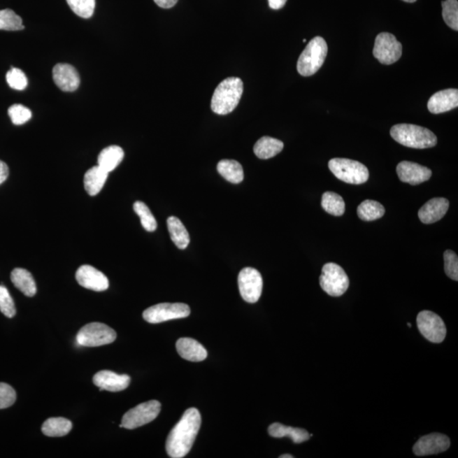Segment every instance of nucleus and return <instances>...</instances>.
Here are the masks:
<instances>
[{"label": "nucleus", "instance_id": "nucleus-1", "mask_svg": "<svg viewBox=\"0 0 458 458\" xmlns=\"http://www.w3.org/2000/svg\"><path fill=\"white\" fill-rule=\"evenodd\" d=\"M201 425L200 412L196 408H189L174 426L166 439V449L170 457H185L193 447Z\"/></svg>", "mask_w": 458, "mask_h": 458}, {"label": "nucleus", "instance_id": "nucleus-2", "mask_svg": "<svg viewBox=\"0 0 458 458\" xmlns=\"http://www.w3.org/2000/svg\"><path fill=\"white\" fill-rule=\"evenodd\" d=\"M244 85L241 78H228L214 91L210 107L213 113L227 115L232 113L241 101Z\"/></svg>", "mask_w": 458, "mask_h": 458}, {"label": "nucleus", "instance_id": "nucleus-3", "mask_svg": "<svg viewBox=\"0 0 458 458\" xmlns=\"http://www.w3.org/2000/svg\"><path fill=\"white\" fill-rule=\"evenodd\" d=\"M394 141L414 149L432 148L437 143V138L425 127L413 124H397L390 129Z\"/></svg>", "mask_w": 458, "mask_h": 458}, {"label": "nucleus", "instance_id": "nucleus-4", "mask_svg": "<svg viewBox=\"0 0 458 458\" xmlns=\"http://www.w3.org/2000/svg\"><path fill=\"white\" fill-rule=\"evenodd\" d=\"M328 54V45L320 36L310 41L297 62V71L303 77H310L320 70Z\"/></svg>", "mask_w": 458, "mask_h": 458}, {"label": "nucleus", "instance_id": "nucleus-5", "mask_svg": "<svg viewBox=\"0 0 458 458\" xmlns=\"http://www.w3.org/2000/svg\"><path fill=\"white\" fill-rule=\"evenodd\" d=\"M329 169L338 179L350 185H362L368 180V169L359 162L334 158L329 162Z\"/></svg>", "mask_w": 458, "mask_h": 458}, {"label": "nucleus", "instance_id": "nucleus-6", "mask_svg": "<svg viewBox=\"0 0 458 458\" xmlns=\"http://www.w3.org/2000/svg\"><path fill=\"white\" fill-rule=\"evenodd\" d=\"M117 338V333L101 322H91L79 330L77 342L86 348H97L113 343Z\"/></svg>", "mask_w": 458, "mask_h": 458}, {"label": "nucleus", "instance_id": "nucleus-7", "mask_svg": "<svg viewBox=\"0 0 458 458\" xmlns=\"http://www.w3.org/2000/svg\"><path fill=\"white\" fill-rule=\"evenodd\" d=\"M349 285L348 274L341 266L333 262L324 266L320 276V285L324 292L330 296H341L348 289Z\"/></svg>", "mask_w": 458, "mask_h": 458}, {"label": "nucleus", "instance_id": "nucleus-8", "mask_svg": "<svg viewBox=\"0 0 458 458\" xmlns=\"http://www.w3.org/2000/svg\"><path fill=\"white\" fill-rule=\"evenodd\" d=\"M162 405L158 401L152 400L139 404L130 409L122 417L121 428L134 429L150 423L160 413Z\"/></svg>", "mask_w": 458, "mask_h": 458}, {"label": "nucleus", "instance_id": "nucleus-9", "mask_svg": "<svg viewBox=\"0 0 458 458\" xmlns=\"http://www.w3.org/2000/svg\"><path fill=\"white\" fill-rule=\"evenodd\" d=\"M190 315V308L185 303H161L150 306L143 313V317L150 324L180 320Z\"/></svg>", "mask_w": 458, "mask_h": 458}, {"label": "nucleus", "instance_id": "nucleus-10", "mask_svg": "<svg viewBox=\"0 0 458 458\" xmlns=\"http://www.w3.org/2000/svg\"><path fill=\"white\" fill-rule=\"evenodd\" d=\"M373 55L378 62L384 65H392L399 61L401 57V43L393 34L381 33L376 37Z\"/></svg>", "mask_w": 458, "mask_h": 458}, {"label": "nucleus", "instance_id": "nucleus-11", "mask_svg": "<svg viewBox=\"0 0 458 458\" xmlns=\"http://www.w3.org/2000/svg\"><path fill=\"white\" fill-rule=\"evenodd\" d=\"M417 324L422 336L433 343H441L447 336L444 321L439 315L430 310H423L418 313Z\"/></svg>", "mask_w": 458, "mask_h": 458}, {"label": "nucleus", "instance_id": "nucleus-12", "mask_svg": "<svg viewBox=\"0 0 458 458\" xmlns=\"http://www.w3.org/2000/svg\"><path fill=\"white\" fill-rule=\"evenodd\" d=\"M241 296L248 303H256L262 296L264 280L260 273L252 268L241 271L238 278Z\"/></svg>", "mask_w": 458, "mask_h": 458}, {"label": "nucleus", "instance_id": "nucleus-13", "mask_svg": "<svg viewBox=\"0 0 458 458\" xmlns=\"http://www.w3.org/2000/svg\"><path fill=\"white\" fill-rule=\"evenodd\" d=\"M451 445L447 436L439 433H432L421 437L414 445L413 452L416 456L424 457L436 455L448 451Z\"/></svg>", "mask_w": 458, "mask_h": 458}, {"label": "nucleus", "instance_id": "nucleus-14", "mask_svg": "<svg viewBox=\"0 0 458 458\" xmlns=\"http://www.w3.org/2000/svg\"><path fill=\"white\" fill-rule=\"evenodd\" d=\"M76 280L83 288L94 292H105L109 288V280L101 271L90 265H83L76 273Z\"/></svg>", "mask_w": 458, "mask_h": 458}, {"label": "nucleus", "instance_id": "nucleus-15", "mask_svg": "<svg viewBox=\"0 0 458 458\" xmlns=\"http://www.w3.org/2000/svg\"><path fill=\"white\" fill-rule=\"evenodd\" d=\"M396 173L400 180L411 185H417L428 181L432 176V171L428 167L415 162H401L396 167Z\"/></svg>", "mask_w": 458, "mask_h": 458}, {"label": "nucleus", "instance_id": "nucleus-16", "mask_svg": "<svg viewBox=\"0 0 458 458\" xmlns=\"http://www.w3.org/2000/svg\"><path fill=\"white\" fill-rule=\"evenodd\" d=\"M93 381L101 390L119 392L129 387L131 378L127 374H117L108 370H103L95 373Z\"/></svg>", "mask_w": 458, "mask_h": 458}, {"label": "nucleus", "instance_id": "nucleus-17", "mask_svg": "<svg viewBox=\"0 0 458 458\" xmlns=\"http://www.w3.org/2000/svg\"><path fill=\"white\" fill-rule=\"evenodd\" d=\"M53 78L59 90L73 92L80 85V78L75 67L69 64H57L53 69Z\"/></svg>", "mask_w": 458, "mask_h": 458}, {"label": "nucleus", "instance_id": "nucleus-18", "mask_svg": "<svg viewBox=\"0 0 458 458\" xmlns=\"http://www.w3.org/2000/svg\"><path fill=\"white\" fill-rule=\"evenodd\" d=\"M458 106V90L448 89L437 92L430 97L428 109L433 114H441L457 108Z\"/></svg>", "mask_w": 458, "mask_h": 458}, {"label": "nucleus", "instance_id": "nucleus-19", "mask_svg": "<svg viewBox=\"0 0 458 458\" xmlns=\"http://www.w3.org/2000/svg\"><path fill=\"white\" fill-rule=\"evenodd\" d=\"M449 201L445 198H434L426 202L418 212V217L424 224H431L440 221L447 214Z\"/></svg>", "mask_w": 458, "mask_h": 458}, {"label": "nucleus", "instance_id": "nucleus-20", "mask_svg": "<svg viewBox=\"0 0 458 458\" xmlns=\"http://www.w3.org/2000/svg\"><path fill=\"white\" fill-rule=\"evenodd\" d=\"M179 355L187 361L201 362L207 357V350L197 341L191 338H181L177 341Z\"/></svg>", "mask_w": 458, "mask_h": 458}, {"label": "nucleus", "instance_id": "nucleus-21", "mask_svg": "<svg viewBox=\"0 0 458 458\" xmlns=\"http://www.w3.org/2000/svg\"><path fill=\"white\" fill-rule=\"evenodd\" d=\"M10 278L15 288L29 297H33L37 293V286L33 275L29 271L23 269H15L12 271Z\"/></svg>", "mask_w": 458, "mask_h": 458}, {"label": "nucleus", "instance_id": "nucleus-22", "mask_svg": "<svg viewBox=\"0 0 458 458\" xmlns=\"http://www.w3.org/2000/svg\"><path fill=\"white\" fill-rule=\"evenodd\" d=\"M108 173L102 169L101 166H95L87 171L85 175V188L87 193L94 196L101 192L103 185L108 178Z\"/></svg>", "mask_w": 458, "mask_h": 458}, {"label": "nucleus", "instance_id": "nucleus-23", "mask_svg": "<svg viewBox=\"0 0 458 458\" xmlns=\"http://www.w3.org/2000/svg\"><path fill=\"white\" fill-rule=\"evenodd\" d=\"M124 158V151L120 146L111 145L103 149L98 157V166L107 173L113 172Z\"/></svg>", "mask_w": 458, "mask_h": 458}, {"label": "nucleus", "instance_id": "nucleus-24", "mask_svg": "<svg viewBox=\"0 0 458 458\" xmlns=\"http://www.w3.org/2000/svg\"><path fill=\"white\" fill-rule=\"evenodd\" d=\"M269 435L274 438L289 437L296 444L302 443L310 439V434L303 429L289 427L282 424L274 423L269 428Z\"/></svg>", "mask_w": 458, "mask_h": 458}, {"label": "nucleus", "instance_id": "nucleus-25", "mask_svg": "<svg viewBox=\"0 0 458 458\" xmlns=\"http://www.w3.org/2000/svg\"><path fill=\"white\" fill-rule=\"evenodd\" d=\"M284 149V143L268 136L262 137L254 146V153L262 160L273 158Z\"/></svg>", "mask_w": 458, "mask_h": 458}, {"label": "nucleus", "instance_id": "nucleus-26", "mask_svg": "<svg viewBox=\"0 0 458 458\" xmlns=\"http://www.w3.org/2000/svg\"><path fill=\"white\" fill-rule=\"evenodd\" d=\"M171 238L178 249L185 250L188 247L190 238L185 226L176 217H170L166 221Z\"/></svg>", "mask_w": 458, "mask_h": 458}, {"label": "nucleus", "instance_id": "nucleus-27", "mask_svg": "<svg viewBox=\"0 0 458 458\" xmlns=\"http://www.w3.org/2000/svg\"><path fill=\"white\" fill-rule=\"evenodd\" d=\"M73 424L65 417H50L42 425L43 435L49 437H62L69 434Z\"/></svg>", "mask_w": 458, "mask_h": 458}, {"label": "nucleus", "instance_id": "nucleus-28", "mask_svg": "<svg viewBox=\"0 0 458 458\" xmlns=\"http://www.w3.org/2000/svg\"><path fill=\"white\" fill-rule=\"evenodd\" d=\"M217 172L229 183H241L244 180V170L240 162L234 160H222L218 162Z\"/></svg>", "mask_w": 458, "mask_h": 458}, {"label": "nucleus", "instance_id": "nucleus-29", "mask_svg": "<svg viewBox=\"0 0 458 458\" xmlns=\"http://www.w3.org/2000/svg\"><path fill=\"white\" fill-rule=\"evenodd\" d=\"M385 209L380 202L366 200L357 207V215L362 221L371 222L384 216Z\"/></svg>", "mask_w": 458, "mask_h": 458}, {"label": "nucleus", "instance_id": "nucleus-30", "mask_svg": "<svg viewBox=\"0 0 458 458\" xmlns=\"http://www.w3.org/2000/svg\"><path fill=\"white\" fill-rule=\"evenodd\" d=\"M321 205L326 213L333 216L341 217L345 213V204L340 194L334 192H325L322 194Z\"/></svg>", "mask_w": 458, "mask_h": 458}, {"label": "nucleus", "instance_id": "nucleus-31", "mask_svg": "<svg viewBox=\"0 0 458 458\" xmlns=\"http://www.w3.org/2000/svg\"><path fill=\"white\" fill-rule=\"evenodd\" d=\"M135 213L141 220L143 228L148 232H154L157 229V222L149 207L142 201H136L134 204Z\"/></svg>", "mask_w": 458, "mask_h": 458}, {"label": "nucleus", "instance_id": "nucleus-32", "mask_svg": "<svg viewBox=\"0 0 458 458\" xmlns=\"http://www.w3.org/2000/svg\"><path fill=\"white\" fill-rule=\"evenodd\" d=\"M25 29L22 20L10 9L0 10V30L20 31Z\"/></svg>", "mask_w": 458, "mask_h": 458}, {"label": "nucleus", "instance_id": "nucleus-33", "mask_svg": "<svg viewBox=\"0 0 458 458\" xmlns=\"http://www.w3.org/2000/svg\"><path fill=\"white\" fill-rule=\"evenodd\" d=\"M442 17L445 24L452 29L458 30V1L457 0H445L441 2Z\"/></svg>", "mask_w": 458, "mask_h": 458}, {"label": "nucleus", "instance_id": "nucleus-34", "mask_svg": "<svg viewBox=\"0 0 458 458\" xmlns=\"http://www.w3.org/2000/svg\"><path fill=\"white\" fill-rule=\"evenodd\" d=\"M66 2L78 17L89 19L94 15L95 0H66Z\"/></svg>", "mask_w": 458, "mask_h": 458}, {"label": "nucleus", "instance_id": "nucleus-35", "mask_svg": "<svg viewBox=\"0 0 458 458\" xmlns=\"http://www.w3.org/2000/svg\"><path fill=\"white\" fill-rule=\"evenodd\" d=\"M6 81L8 85L15 90L22 91L26 89L27 86V78L25 73L21 69H12L6 74Z\"/></svg>", "mask_w": 458, "mask_h": 458}, {"label": "nucleus", "instance_id": "nucleus-36", "mask_svg": "<svg viewBox=\"0 0 458 458\" xmlns=\"http://www.w3.org/2000/svg\"><path fill=\"white\" fill-rule=\"evenodd\" d=\"M0 312L10 318L15 317L17 313L13 299L3 285H0Z\"/></svg>", "mask_w": 458, "mask_h": 458}, {"label": "nucleus", "instance_id": "nucleus-37", "mask_svg": "<svg viewBox=\"0 0 458 458\" xmlns=\"http://www.w3.org/2000/svg\"><path fill=\"white\" fill-rule=\"evenodd\" d=\"M11 122L15 125H22L29 122L31 118V111L27 107L22 105L11 106L8 110Z\"/></svg>", "mask_w": 458, "mask_h": 458}, {"label": "nucleus", "instance_id": "nucleus-38", "mask_svg": "<svg viewBox=\"0 0 458 458\" xmlns=\"http://www.w3.org/2000/svg\"><path fill=\"white\" fill-rule=\"evenodd\" d=\"M445 272L452 280H458V258L457 254L451 250L444 253Z\"/></svg>", "mask_w": 458, "mask_h": 458}, {"label": "nucleus", "instance_id": "nucleus-39", "mask_svg": "<svg viewBox=\"0 0 458 458\" xmlns=\"http://www.w3.org/2000/svg\"><path fill=\"white\" fill-rule=\"evenodd\" d=\"M17 400V393L10 385L0 383V409L11 407Z\"/></svg>", "mask_w": 458, "mask_h": 458}, {"label": "nucleus", "instance_id": "nucleus-40", "mask_svg": "<svg viewBox=\"0 0 458 458\" xmlns=\"http://www.w3.org/2000/svg\"><path fill=\"white\" fill-rule=\"evenodd\" d=\"M9 176V167L6 163L0 161V185H2Z\"/></svg>", "mask_w": 458, "mask_h": 458}, {"label": "nucleus", "instance_id": "nucleus-41", "mask_svg": "<svg viewBox=\"0 0 458 458\" xmlns=\"http://www.w3.org/2000/svg\"><path fill=\"white\" fill-rule=\"evenodd\" d=\"M154 1L159 7L163 8V9H170V8L176 6L178 0H154Z\"/></svg>", "mask_w": 458, "mask_h": 458}, {"label": "nucleus", "instance_id": "nucleus-42", "mask_svg": "<svg viewBox=\"0 0 458 458\" xmlns=\"http://www.w3.org/2000/svg\"><path fill=\"white\" fill-rule=\"evenodd\" d=\"M287 0H269L271 9L280 10L285 6Z\"/></svg>", "mask_w": 458, "mask_h": 458}, {"label": "nucleus", "instance_id": "nucleus-43", "mask_svg": "<svg viewBox=\"0 0 458 458\" xmlns=\"http://www.w3.org/2000/svg\"><path fill=\"white\" fill-rule=\"evenodd\" d=\"M280 457V458H293L294 457L292 455H289V454H285V455H282Z\"/></svg>", "mask_w": 458, "mask_h": 458}, {"label": "nucleus", "instance_id": "nucleus-44", "mask_svg": "<svg viewBox=\"0 0 458 458\" xmlns=\"http://www.w3.org/2000/svg\"><path fill=\"white\" fill-rule=\"evenodd\" d=\"M402 1L407 2V3H414L416 2L417 0H402Z\"/></svg>", "mask_w": 458, "mask_h": 458}, {"label": "nucleus", "instance_id": "nucleus-45", "mask_svg": "<svg viewBox=\"0 0 458 458\" xmlns=\"http://www.w3.org/2000/svg\"><path fill=\"white\" fill-rule=\"evenodd\" d=\"M408 327H409V328H411L412 324H408Z\"/></svg>", "mask_w": 458, "mask_h": 458}]
</instances>
